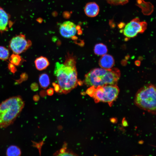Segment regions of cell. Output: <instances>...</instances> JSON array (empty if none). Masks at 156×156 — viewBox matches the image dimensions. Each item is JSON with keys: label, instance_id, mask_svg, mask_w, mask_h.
<instances>
[{"label": "cell", "instance_id": "1", "mask_svg": "<svg viewBox=\"0 0 156 156\" xmlns=\"http://www.w3.org/2000/svg\"><path fill=\"white\" fill-rule=\"evenodd\" d=\"M75 57L68 54L64 64H55L54 75L60 87L59 92L67 94L78 84L77 72Z\"/></svg>", "mask_w": 156, "mask_h": 156}, {"label": "cell", "instance_id": "2", "mask_svg": "<svg viewBox=\"0 0 156 156\" xmlns=\"http://www.w3.org/2000/svg\"><path fill=\"white\" fill-rule=\"evenodd\" d=\"M120 76V71L116 68H95L85 75L83 82L88 86L96 87L107 85H116Z\"/></svg>", "mask_w": 156, "mask_h": 156}, {"label": "cell", "instance_id": "3", "mask_svg": "<svg viewBox=\"0 0 156 156\" xmlns=\"http://www.w3.org/2000/svg\"><path fill=\"white\" fill-rule=\"evenodd\" d=\"M25 106L20 96H12L0 103V128H5L13 123Z\"/></svg>", "mask_w": 156, "mask_h": 156}, {"label": "cell", "instance_id": "4", "mask_svg": "<svg viewBox=\"0 0 156 156\" xmlns=\"http://www.w3.org/2000/svg\"><path fill=\"white\" fill-rule=\"evenodd\" d=\"M156 90L155 86L147 84L138 90L135 95L134 103L140 108L156 114Z\"/></svg>", "mask_w": 156, "mask_h": 156}, {"label": "cell", "instance_id": "5", "mask_svg": "<svg viewBox=\"0 0 156 156\" xmlns=\"http://www.w3.org/2000/svg\"><path fill=\"white\" fill-rule=\"evenodd\" d=\"M119 89L116 85H107L99 86L95 88L92 97L95 103H106L111 106L116 99Z\"/></svg>", "mask_w": 156, "mask_h": 156}, {"label": "cell", "instance_id": "6", "mask_svg": "<svg viewBox=\"0 0 156 156\" xmlns=\"http://www.w3.org/2000/svg\"><path fill=\"white\" fill-rule=\"evenodd\" d=\"M147 23L140 21L138 18H135L125 26L123 32L125 36L128 38H133L139 33H142L147 28Z\"/></svg>", "mask_w": 156, "mask_h": 156}, {"label": "cell", "instance_id": "7", "mask_svg": "<svg viewBox=\"0 0 156 156\" xmlns=\"http://www.w3.org/2000/svg\"><path fill=\"white\" fill-rule=\"evenodd\" d=\"M31 45L30 40H27L25 35L20 34L11 40L9 47L14 53L19 54L26 51Z\"/></svg>", "mask_w": 156, "mask_h": 156}, {"label": "cell", "instance_id": "8", "mask_svg": "<svg viewBox=\"0 0 156 156\" xmlns=\"http://www.w3.org/2000/svg\"><path fill=\"white\" fill-rule=\"evenodd\" d=\"M76 25L73 23L69 21L63 22L60 25L59 32L62 36L70 38L75 35L77 32Z\"/></svg>", "mask_w": 156, "mask_h": 156}, {"label": "cell", "instance_id": "9", "mask_svg": "<svg viewBox=\"0 0 156 156\" xmlns=\"http://www.w3.org/2000/svg\"><path fill=\"white\" fill-rule=\"evenodd\" d=\"M10 15L0 7V32L6 31L13 24L10 20Z\"/></svg>", "mask_w": 156, "mask_h": 156}, {"label": "cell", "instance_id": "10", "mask_svg": "<svg viewBox=\"0 0 156 156\" xmlns=\"http://www.w3.org/2000/svg\"><path fill=\"white\" fill-rule=\"evenodd\" d=\"M99 63L102 68L110 69L112 68L114 64V60L112 55L105 54L102 55L99 60Z\"/></svg>", "mask_w": 156, "mask_h": 156}, {"label": "cell", "instance_id": "11", "mask_svg": "<svg viewBox=\"0 0 156 156\" xmlns=\"http://www.w3.org/2000/svg\"><path fill=\"white\" fill-rule=\"evenodd\" d=\"M99 8L98 5L95 2H91L87 3L84 8L86 15L90 17H94L99 14Z\"/></svg>", "mask_w": 156, "mask_h": 156}, {"label": "cell", "instance_id": "12", "mask_svg": "<svg viewBox=\"0 0 156 156\" xmlns=\"http://www.w3.org/2000/svg\"><path fill=\"white\" fill-rule=\"evenodd\" d=\"M34 62L36 68L39 70H42L46 69L49 64L47 59L43 56H40L37 58Z\"/></svg>", "mask_w": 156, "mask_h": 156}, {"label": "cell", "instance_id": "13", "mask_svg": "<svg viewBox=\"0 0 156 156\" xmlns=\"http://www.w3.org/2000/svg\"><path fill=\"white\" fill-rule=\"evenodd\" d=\"M107 51V46L101 43L97 44L94 48L95 54L99 55H103L106 54Z\"/></svg>", "mask_w": 156, "mask_h": 156}, {"label": "cell", "instance_id": "14", "mask_svg": "<svg viewBox=\"0 0 156 156\" xmlns=\"http://www.w3.org/2000/svg\"><path fill=\"white\" fill-rule=\"evenodd\" d=\"M21 154L20 149L18 146L14 145L9 146L7 149L6 155L8 156H18Z\"/></svg>", "mask_w": 156, "mask_h": 156}, {"label": "cell", "instance_id": "15", "mask_svg": "<svg viewBox=\"0 0 156 156\" xmlns=\"http://www.w3.org/2000/svg\"><path fill=\"white\" fill-rule=\"evenodd\" d=\"M39 81L41 87L44 89L47 87L50 84L49 77L46 73H43L40 76Z\"/></svg>", "mask_w": 156, "mask_h": 156}, {"label": "cell", "instance_id": "16", "mask_svg": "<svg viewBox=\"0 0 156 156\" xmlns=\"http://www.w3.org/2000/svg\"><path fill=\"white\" fill-rule=\"evenodd\" d=\"M9 60L11 63L17 66L20 65L22 60L21 57L18 54L15 53L11 55Z\"/></svg>", "mask_w": 156, "mask_h": 156}, {"label": "cell", "instance_id": "17", "mask_svg": "<svg viewBox=\"0 0 156 156\" xmlns=\"http://www.w3.org/2000/svg\"><path fill=\"white\" fill-rule=\"evenodd\" d=\"M9 52L5 47L0 46V59L5 60L9 58Z\"/></svg>", "mask_w": 156, "mask_h": 156}, {"label": "cell", "instance_id": "18", "mask_svg": "<svg viewBox=\"0 0 156 156\" xmlns=\"http://www.w3.org/2000/svg\"><path fill=\"white\" fill-rule=\"evenodd\" d=\"M110 4L114 5H124L127 3L129 0H106Z\"/></svg>", "mask_w": 156, "mask_h": 156}, {"label": "cell", "instance_id": "19", "mask_svg": "<svg viewBox=\"0 0 156 156\" xmlns=\"http://www.w3.org/2000/svg\"><path fill=\"white\" fill-rule=\"evenodd\" d=\"M96 87L91 86L86 90V93L91 97H92L95 91Z\"/></svg>", "mask_w": 156, "mask_h": 156}, {"label": "cell", "instance_id": "20", "mask_svg": "<svg viewBox=\"0 0 156 156\" xmlns=\"http://www.w3.org/2000/svg\"><path fill=\"white\" fill-rule=\"evenodd\" d=\"M8 68L10 71L12 73H14L16 71V69L15 65L11 63L8 64Z\"/></svg>", "mask_w": 156, "mask_h": 156}, {"label": "cell", "instance_id": "21", "mask_svg": "<svg viewBox=\"0 0 156 156\" xmlns=\"http://www.w3.org/2000/svg\"><path fill=\"white\" fill-rule=\"evenodd\" d=\"M52 84L54 87L55 91L57 92H59L60 90V87L59 85L54 82Z\"/></svg>", "mask_w": 156, "mask_h": 156}, {"label": "cell", "instance_id": "22", "mask_svg": "<svg viewBox=\"0 0 156 156\" xmlns=\"http://www.w3.org/2000/svg\"><path fill=\"white\" fill-rule=\"evenodd\" d=\"M58 156H74L75 155L73 153L69 152H65L63 153H59L58 155Z\"/></svg>", "mask_w": 156, "mask_h": 156}, {"label": "cell", "instance_id": "23", "mask_svg": "<svg viewBox=\"0 0 156 156\" xmlns=\"http://www.w3.org/2000/svg\"><path fill=\"white\" fill-rule=\"evenodd\" d=\"M31 87L32 89L35 91L37 90L38 88V84L35 83H33L31 84Z\"/></svg>", "mask_w": 156, "mask_h": 156}, {"label": "cell", "instance_id": "24", "mask_svg": "<svg viewBox=\"0 0 156 156\" xmlns=\"http://www.w3.org/2000/svg\"><path fill=\"white\" fill-rule=\"evenodd\" d=\"M47 94L49 96H52L54 93V90L53 88H50L48 89L47 91Z\"/></svg>", "mask_w": 156, "mask_h": 156}, {"label": "cell", "instance_id": "25", "mask_svg": "<svg viewBox=\"0 0 156 156\" xmlns=\"http://www.w3.org/2000/svg\"><path fill=\"white\" fill-rule=\"evenodd\" d=\"M65 149L63 148L61 149L60 150V153H63L65 152Z\"/></svg>", "mask_w": 156, "mask_h": 156}]
</instances>
